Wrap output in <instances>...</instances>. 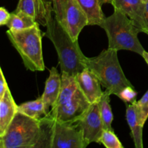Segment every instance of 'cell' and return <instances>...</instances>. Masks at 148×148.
I'll list each match as a JSON object with an SVG mask.
<instances>
[{
    "instance_id": "obj_26",
    "label": "cell",
    "mask_w": 148,
    "mask_h": 148,
    "mask_svg": "<svg viewBox=\"0 0 148 148\" xmlns=\"http://www.w3.org/2000/svg\"><path fill=\"white\" fill-rule=\"evenodd\" d=\"M145 20L148 27V1L145 2Z\"/></svg>"
},
{
    "instance_id": "obj_6",
    "label": "cell",
    "mask_w": 148,
    "mask_h": 148,
    "mask_svg": "<svg viewBox=\"0 0 148 148\" xmlns=\"http://www.w3.org/2000/svg\"><path fill=\"white\" fill-rule=\"evenodd\" d=\"M40 134V120L17 111L5 134L0 148H35Z\"/></svg>"
},
{
    "instance_id": "obj_8",
    "label": "cell",
    "mask_w": 148,
    "mask_h": 148,
    "mask_svg": "<svg viewBox=\"0 0 148 148\" xmlns=\"http://www.w3.org/2000/svg\"><path fill=\"white\" fill-rule=\"evenodd\" d=\"M52 118V117H51ZM53 119L51 148H85L88 143L83 133L75 124Z\"/></svg>"
},
{
    "instance_id": "obj_5",
    "label": "cell",
    "mask_w": 148,
    "mask_h": 148,
    "mask_svg": "<svg viewBox=\"0 0 148 148\" xmlns=\"http://www.w3.org/2000/svg\"><path fill=\"white\" fill-rule=\"evenodd\" d=\"M7 35L12 45L21 56L26 69L33 72L44 70L42 35L38 23L18 31L8 30Z\"/></svg>"
},
{
    "instance_id": "obj_3",
    "label": "cell",
    "mask_w": 148,
    "mask_h": 148,
    "mask_svg": "<svg viewBox=\"0 0 148 148\" xmlns=\"http://www.w3.org/2000/svg\"><path fill=\"white\" fill-rule=\"evenodd\" d=\"M100 27L106 31L108 40V49L116 51L127 50L142 56L145 49L139 40L141 33L134 22L119 10L114 9L109 17H106Z\"/></svg>"
},
{
    "instance_id": "obj_1",
    "label": "cell",
    "mask_w": 148,
    "mask_h": 148,
    "mask_svg": "<svg viewBox=\"0 0 148 148\" xmlns=\"http://www.w3.org/2000/svg\"><path fill=\"white\" fill-rule=\"evenodd\" d=\"M46 30L44 36L53 43L58 55L62 72L75 76L86 69L87 57L83 54L78 44L74 40L64 27L53 14V11L46 14Z\"/></svg>"
},
{
    "instance_id": "obj_13",
    "label": "cell",
    "mask_w": 148,
    "mask_h": 148,
    "mask_svg": "<svg viewBox=\"0 0 148 148\" xmlns=\"http://www.w3.org/2000/svg\"><path fill=\"white\" fill-rule=\"evenodd\" d=\"M17 112V105L8 88L0 100V138L5 134Z\"/></svg>"
},
{
    "instance_id": "obj_17",
    "label": "cell",
    "mask_w": 148,
    "mask_h": 148,
    "mask_svg": "<svg viewBox=\"0 0 148 148\" xmlns=\"http://www.w3.org/2000/svg\"><path fill=\"white\" fill-rule=\"evenodd\" d=\"M17 111L30 118L40 120L47 116L41 96L35 101L23 103L17 106Z\"/></svg>"
},
{
    "instance_id": "obj_22",
    "label": "cell",
    "mask_w": 148,
    "mask_h": 148,
    "mask_svg": "<svg viewBox=\"0 0 148 148\" xmlns=\"http://www.w3.org/2000/svg\"><path fill=\"white\" fill-rule=\"evenodd\" d=\"M137 92L134 90L133 86H127L124 88L119 94L118 95V97L122 101L125 102L126 103H132L133 102L136 101V98H137Z\"/></svg>"
},
{
    "instance_id": "obj_18",
    "label": "cell",
    "mask_w": 148,
    "mask_h": 148,
    "mask_svg": "<svg viewBox=\"0 0 148 148\" xmlns=\"http://www.w3.org/2000/svg\"><path fill=\"white\" fill-rule=\"evenodd\" d=\"M37 23L36 20L29 14L23 12L14 11L10 13V17L6 25L12 31H18L33 27Z\"/></svg>"
},
{
    "instance_id": "obj_2",
    "label": "cell",
    "mask_w": 148,
    "mask_h": 148,
    "mask_svg": "<svg viewBox=\"0 0 148 148\" xmlns=\"http://www.w3.org/2000/svg\"><path fill=\"white\" fill-rule=\"evenodd\" d=\"M61 78L59 96L48 115L60 122L75 124L91 103L79 88L75 76L62 72Z\"/></svg>"
},
{
    "instance_id": "obj_15",
    "label": "cell",
    "mask_w": 148,
    "mask_h": 148,
    "mask_svg": "<svg viewBox=\"0 0 148 148\" xmlns=\"http://www.w3.org/2000/svg\"><path fill=\"white\" fill-rule=\"evenodd\" d=\"M15 12H23L29 14L43 26L46 25L48 12L42 0H19Z\"/></svg>"
},
{
    "instance_id": "obj_20",
    "label": "cell",
    "mask_w": 148,
    "mask_h": 148,
    "mask_svg": "<svg viewBox=\"0 0 148 148\" xmlns=\"http://www.w3.org/2000/svg\"><path fill=\"white\" fill-rule=\"evenodd\" d=\"M101 143L107 148L124 147L113 130H103L101 138Z\"/></svg>"
},
{
    "instance_id": "obj_11",
    "label": "cell",
    "mask_w": 148,
    "mask_h": 148,
    "mask_svg": "<svg viewBox=\"0 0 148 148\" xmlns=\"http://www.w3.org/2000/svg\"><path fill=\"white\" fill-rule=\"evenodd\" d=\"M78 87L91 104L98 103L103 94L101 82L88 68L75 76Z\"/></svg>"
},
{
    "instance_id": "obj_19",
    "label": "cell",
    "mask_w": 148,
    "mask_h": 148,
    "mask_svg": "<svg viewBox=\"0 0 148 148\" xmlns=\"http://www.w3.org/2000/svg\"><path fill=\"white\" fill-rule=\"evenodd\" d=\"M110 95L111 94L107 90H105L103 92L98 102L100 107L101 119L103 124V128L106 130H113L111 124L114 120V116L110 105Z\"/></svg>"
},
{
    "instance_id": "obj_12",
    "label": "cell",
    "mask_w": 148,
    "mask_h": 148,
    "mask_svg": "<svg viewBox=\"0 0 148 148\" xmlns=\"http://www.w3.org/2000/svg\"><path fill=\"white\" fill-rule=\"evenodd\" d=\"M62 86V78L54 66L49 71V77L46 82L45 89L41 95L45 109L47 114L53 108L59 96Z\"/></svg>"
},
{
    "instance_id": "obj_21",
    "label": "cell",
    "mask_w": 148,
    "mask_h": 148,
    "mask_svg": "<svg viewBox=\"0 0 148 148\" xmlns=\"http://www.w3.org/2000/svg\"><path fill=\"white\" fill-rule=\"evenodd\" d=\"M136 109L140 124L144 126L148 119V90L140 101H136Z\"/></svg>"
},
{
    "instance_id": "obj_4",
    "label": "cell",
    "mask_w": 148,
    "mask_h": 148,
    "mask_svg": "<svg viewBox=\"0 0 148 148\" xmlns=\"http://www.w3.org/2000/svg\"><path fill=\"white\" fill-rule=\"evenodd\" d=\"M86 66L111 95L118 96L124 88L132 86L121 69L117 51L114 49L108 48L97 56L87 57Z\"/></svg>"
},
{
    "instance_id": "obj_24",
    "label": "cell",
    "mask_w": 148,
    "mask_h": 148,
    "mask_svg": "<svg viewBox=\"0 0 148 148\" xmlns=\"http://www.w3.org/2000/svg\"><path fill=\"white\" fill-rule=\"evenodd\" d=\"M10 17V13L4 7H0V26L6 25Z\"/></svg>"
},
{
    "instance_id": "obj_27",
    "label": "cell",
    "mask_w": 148,
    "mask_h": 148,
    "mask_svg": "<svg viewBox=\"0 0 148 148\" xmlns=\"http://www.w3.org/2000/svg\"><path fill=\"white\" fill-rule=\"evenodd\" d=\"M142 56H143V58H144V59L145 60L146 63L148 65V52L146 51H145L144 52H143V55H142Z\"/></svg>"
},
{
    "instance_id": "obj_10",
    "label": "cell",
    "mask_w": 148,
    "mask_h": 148,
    "mask_svg": "<svg viewBox=\"0 0 148 148\" xmlns=\"http://www.w3.org/2000/svg\"><path fill=\"white\" fill-rule=\"evenodd\" d=\"M111 5L128 16L140 30L148 36V27L145 20V2L143 0H113Z\"/></svg>"
},
{
    "instance_id": "obj_9",
    "label": "cell",
    "mask_w": 148,
    "mask_h": 148,
    "mask_svg": "<svg viewBox=\"0 0 148 148\" xmlns=\"http://www.w3.org/2000/svg\"><path fill=\"white\" fill-rule=\"evenodd\" d=\"M75 124L82 132L84 138L88 144L101 143L104 128L98 103L91 104Z\"/></svg>"
},
{
    "instance_id": "obj_25",
    "label": "cell",
    "mask_w": 148,
    "mask_h": 148,
    "mask_svg": "<svg viewBox=\"0 0 148 148\" xmlns=\"http://www.w3.org/2000/svg\"><path fill=\"white\" fill-rule=\"evenodd\" d=\"M47 11H53V0H42Z\"/></svg>"
},
{
    "instance_id": "obj_28",
    "label": "cell",
    "mask_w": 148,
    "mask_h": 148,
    "mask_svg": "<svg viewBox=\"0 0 148 148\" xmlns=\"http://www.w3.org/2000/svg\"><path fill=\"white\" fill-rule=\"evenodd\" d=\"M143 1H144V2H146V1H148V0H143Z\"/></svg>"
},
{
    "instance_id": "obj_14",
    "label": "cell",
    "mask_w": 148,
    "mask_h": 148,
    "mask_svg": "<svg viewBox=\"0 0 148 148\" xmlns=\"http://www.w3.org/2000/svg\"><path fill=\"white\" fill-rule=\"evenodd\" d=\"M88 19V25H98L102 23L106 16L102 10L104 4H112L113 0H77Z\"/></svg>"
},
{
    "instance_id": "obj_16",
    "label": "cell",
    "mask_w": 148,
    "mask_h": 148,
    "mask_svg": "<svg viewBox=\"0 0 148 148\" xmlns=\"http://www.w3.org/2000/svg\"><path fill=\"white\" fill-rule=\"evenodd\" d=\"M126 118L131 130L132 136L136 148H143V130L144 126L142 125L139 120L136 109V101L132 103L127 104L126 111Z\"/></svg>"
},
{
    "instance_id": "obj_7",
    "label": "cell",
    "mask_w": 148,
    "mask_h": 148,
    "mask_svg": "<svg viewBox=\"0 0 148 148\" xmlns=\"http://www.w3.org/2000/svg\"><path fill=\"white\" fill-rule=\"evenodd\" d=\"M53 12L74 40L85 26L88 25L86 14L77 0H53Z\"/></svg>"
},
{
    "instance_id": "obj_23",
    "label": "cell",
    "mask_w": 148,
    "mask_h": 148,
    "mask_svg": "<svg viewBox=\"0 0 148 148\" xmlns=\"http://www.w3.org/2000/svg\"><path fill=\"white\" fill-rule=\"evenodd\" d=\"M8 85H7L6 79L4 78V75H3L2 70L0 66V100L3 98L4 93H5L6 90L8 88Z\"/></svg>"
}]
</instances>
